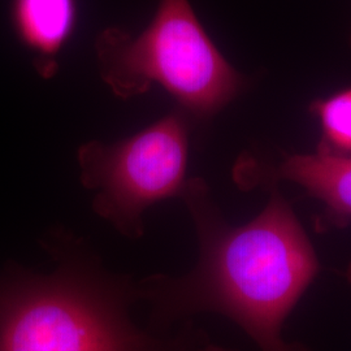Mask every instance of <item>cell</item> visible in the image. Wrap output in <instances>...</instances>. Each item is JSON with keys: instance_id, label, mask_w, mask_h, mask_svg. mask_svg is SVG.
I'll list each match as a JSON object with an SVG mask.
<instances>
[{"instance_id": "cell-1", "label": "cell", "mask_w": 351, "mask_h": 351, "mask_svg": "<svg viewBox=\"0 0 351 351\" xmlns=\"http://www.w3.org/2000/svg\"><path fill=\"white\" fill-rule=\"evenodd\" d=\"M263 211L245 226H230L201 177L188 178L180 199L188 208L199 246L184 276L154 274L137 281L151 307L152 329L162 332L190 315L232 320L261 351H311L282 337V328L319 272L314 247L276 184Z\"/></svg>"}, {"instance_id": "cell-2", "label": "cell", "mask_w": 351, "mask_h": 351, "mask_svg": "<svg viewBox=\"0 0 351 351\" xmlns=\"http://www.w3.org/2000/svg\"><path fill=\"white\" fill-rule=\"evenodd\" d=\"M42 243L50 274L0 269V351L184 350L193 324L176 335L136 324L137 281L110 271L88 241L56 228Z\"/></svg>"}, {"instance_id": "cell-3", "label": "cell", "mask_w": 351, "mask_h": 351, "mask_svg": "<svg viewBox=\"0 0 351 351\" xmlns=\"http://www.w3.org/2000/svg\"><path fill=\"white\" fill-rule=\"evenodd\" d=\"M95 58L114 97L128 101L160 86L191 123L211 120L249 85L217 49L190 0H159L139 34L120 26L104 29Z\"/></svg>"}, {"instance_id": "cell-4", "label": "cell", "mask_w": 351, "mask_h": 351, "mask_svg": "<svg viewBox=\"0 0 351 351\" xmlns=\"http://www.w3.org/2000/svg\"><path fill=\"white\" fill-rule=\"evenodd\" d=\"M191 120L178 108L113 142L88 141L77 150L80 181L93 211L126 239L145 234V213L180 198L186 185Z\"/></svg>"}, {"instance_id": "cell-5", "label": "cell", "mask_w": 351, "mask_h": 351, "mask_svg": "<svg viewBox=\"0 0 351 351\" xmlns=\"http://www.w3.org/2000/svg\"><path fill=\"white\" fill-rule=\"evenodd\" d=\"M234 178L243 188L288 180L324 203L322 224L343 226L351 219V156L316 151L287 155L277 167H265L251 156H243L236 164Z\"/></svg>"}, {"instance_id": "cell-6", "label": "cell", "mask_w": 351, "mask_h": 351, "mask_svg": "<svg viewBox=\"0 0 351 351\" xmlns=\"http://www.w3.org/2000/svg\"><path fill=\"white\" fill-rule=\"evenodd\" d=\"M10 23L19 43L32 55L38 75L51 80L77 23V0H11Z\"/></svg>"}, {"instance_id": "cell-7", "label": "cell", "mask_w": 351, "mask_h": 351, "mask_svg": "<svg viewBox=\"0 0 351 351\" xmlns=\"http://www.w3.org/2000/svg\"><path fill=\"white\" fill-rule=\"evenodd\" d=\"M310 110L319 119L322 128L317 151L351 156V88L313 101Z\"/></svg>"}, {"instance_id": "cell-8", "label": "cell", "mask_w": 351, "mask_h": 351, "mask_svg": "<svg viewBox=\"0 0 351 351\" xmlns=\"http://www.w3.org/2000/svg\"><path fill=\"white\" fill-rule=\"evenodd\" d=\"M184 351H236L232 349H226L220 345H215L206 333H203L201 329H197L193 326L190 337H189L188 343L185 346Z\"/></svg>"}, {"instance_id": "cell-9", "label": "cell", "mask_w": 351, "mask_h": 351, "mask_svg": "<svg viewBox=\"0 0 351 351\" xmlns=\"http://www.w3.org/2000/svg\"><path fill=\"white\" fill-rule=\"evenodd\" d=\"M346 278H348V281H349V284L351 285V262L349 264V267H348V271H346Z\"/></svg>"}, {"instance_id": "cell-10", "label": "cell", "mask_w": 351, "mask_h": 351, "mask_svg": "<svg viewBox=\"0 0 351 351\" xmlns=\"http://www.w3.org/2000/svg\"><path fill=\"white\" fill-rule=\"evenodd\" d=\"M350 46H351V33H350Z\"/></svg>"}]
</instances>
